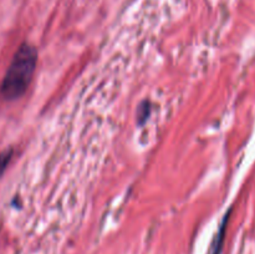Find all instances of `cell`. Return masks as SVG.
<instances>
[{
    "label": "cell",
    "mask_w": 255,
    "mask_h": 254,
    "mask_svg": "<svg viewBox=\"0 0 255 254\" xmlns=\"http://www.w3.org/2000/svg\"><path fill=\"white\" fill-rule=\"evenodd\" d=\"M37 64V51L32 45L21 44L0 84V96L6 101L20 99L29 89Z\"/></svg>",
    "instance_id": "1"
},
{
    "label": "cell",
    "mask_w": 255,
    "mask_h": 254,
    "mask_svg": "<svg viewBox=\"0 0 255 254\" xmlns=\"http://www.w3.org/2000/svg\"><path fill=\"white\" fill-rule=\"evenodd\" d=\"M229 219V213L226 214L223 219V223L221 224V228H219L218 233H217L216 239H214L213 244H212V248L209 254H221L222 252V247H223V242H224V236H226V228H227V222Z\"/></svg>",
    "instance_id": "2"
},
{
    "label": "cell",
    "mask_w": 255,
    "mask_h": 254,
    "mask_svg": "<svg viewBox=\"0 0 255 254\" xmlns=\"http://www.w3.org/2000/svg\"><path fill=\"white\" fill-rule=\"evenodd\" d=\"M12 153H14L12 148H6L0 152V178L4 174V172L6 171L7 166H9L10 161L12 158Z\"/></svg>",
    "instance_id": "3"
},
{
    "label": "cell",
    "mask_w": 255,
    "mask_h": 254,
    "mask_svg": "<svg viewBox=\"0 0 255 254\" xmlns=\"http://www.w3.org/2000/svg\"><path fill=\"white\" fill-rule=\"evenodd\" d=\"M149 114H151V104L148 101H143L138 107L137 111V121L139 125H143L148 119Z\"/></svg>",
    "instance_id": "4"
}]
</instances>
